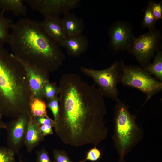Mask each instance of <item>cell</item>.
I'll return each mask as SVG.
<instances>
[{
  "label": "cell",
  "instance_id": "1",
  "mask_svg": "<svg viewBox=\"0 0 162 162\" xmlns=\"http://www.w3.org/2000/svg\"><path fill=\"white\" fill-rule=\"evenodd\" d=\"M58 86L59 112L54 127L56 134L67 145L96 146L108 134L103 94L95 84H89L76 74L63 75Z\"/></svg>",
  "mask_w": 162,
  "mask_h": 162
},
{
  "label": "cell",
  "instance_id": "2",
  "mask_svg": "<svg viewBox=\"0 0 162 162\" xmlns=\"http://www.w3.org/2000/svg\"><path fill=\"white\" fill-rule=\"evenodd\" d=\"M9 44L15 57L22 62L49 72L61 66L65 56L58 44L46 33L40 22L23 18L14 23Z\"/></svg>",
  "mask_w": 162,
  "mask_h": 162
},
{
  "label": "cell",
  "instance_id": "3",
  "mask_svg": "<svg viewBox=\"0 0 162 162\" xmlns=\"http://www.w3.org/2000/svg\"><path fill=\"white\" fill-rule=\"evenodd\" d=\"M32 95L23 64L0 44V114L14 118L30 112Z\"/></svg>",
  "mask_w": 162,
  "mask_h": 162
},
{
  "label": "cell",
  "instance_id": "4",
  "mask_svg": "<svg viewBox=\"0 0 162 162\" xmlns=\"http://www.w3.org/2000/svg\"><path fill=\"white\" fill-rule=\"evenodd\" d=\"M116 101L112 139L120 159H123L142 140L144 133L136 123V115L131 114L119 98Z\"/></svg>",
  "mask_w": 162,
  "mask_h": 162
},
{
  "label": "cell",
  "instance_id": "5",
  "mask_svg": "<svg viewBox=\"0 0 162 162\" xmlns=\"http://www.w3.org/2000/svg\"><path fill=\"white\" fill-rule=\"evenodd\" d=\"M119 82L124 86L136 88L145 93L144 104L155 94L162 90V82L153 77L143 68L126 65L122 62Z\"/></svg>",
  "mask_w": 162,
  "mask_h": 162
},
{
  "label": "cell",
  "instance_id": "6",
  "mask_svg": "<svg viewBox=\"0 0 162 162\" xmlns=\"http://www.w3.org/2000/svg\"><path fill=\"white\" fill-rule=\"evenodd\" d=\"M122 62H116L110 67L97 70L82 67L81 71L91 78L104 96L116 100L118 99L117 85L119 82Z\"/></svg>",
  "mask_w": 162,
  "mask_h": 162
},
{
  "label": "cell",
  "instance_id": "7",
  "mask_svg": "<svg viewBox=\"0 0 162 162\" xmlns=\"http://www.w3.org/2000/svg\"><path fill=\"white\" fill-rule=\"evenodd\" d=\"M161 30L149 31L135 38L127 50L144 67L150 63L158 48L161 40Z\"/></svg>",
  "mask_w": 162,
  "mask_h": 162
},
{
  "label": "cell",
  "instance_id": "8",
  "mask_svg": "<svg viewBox=\"0 0 162 162\" xmlns=\"http://www.w3.org/2000/svg\"><path fill=\"white\" fill-rule=\"evenodd\" d=\"M28 6L44 17H59L61 14L77 8L79 0H25Z\"/></svg>",
  "mask_w": 162,
  "mask_h": 162
},
{
  "label": "cell",
  "instance_id": "9",
  "mask_svg": "<svg viewBox=\"0 0 162 162\" xmlns=\"http://www.w3.org/2000/svg\"><path fill=\"white\" fill-rule=\"evenodd\" d=\"M30 112L22 114L6 124L8 147L18 154L24 145L26 133L30 119Z\"/></svg>",
  "mask_w": 162,
  "mask_h": 162
},
{
  "label": "cell",
  "instance_id": "10",
  "mask_svg": "<svg viewBox=\"0 0 162 162\" xmlns=\"http://www.w3.org/2000/svg\"><path fill=\"white\" fill-rule=\"evenodd\" d=\"M109 34L110 47L116 51L128 50L135 38L131 25L124 21L114 23L110 28Z\"/></svg>",
  "mask_w": 162,
  "mask_h": 162
},
{
  "label": "cell",
  "instance_id": "11",
  "mask_svg": "<svg viewBox=\"0 0 162 162\" xmlns=\"http://www.w3.org/2000/svg\"><path fill=\"white\" fill-rule=\"evenodd\" d=\"M22 62L26 71L32 96L45 100L44 87L46 82L50 81V73L44 69Z\"/></svg>",
  "mask_w": 162,
  "mask_h": 162
},
{
  "label": "cell",
  "instance_id": "12",
  "mask_svg": "<svg viewBox=\"0 0 162 162\" xmlns=\"http://www.w3.org/2000/svg\"><path fill=\"white\" fill-rule=\"evenodd\" d=\"M88 45L87 38L82 34L66 36L59 44L66 49L69 55L73 56H78L84 53Z\"/></svg>",
  "mask_w": 162,
  "mask_h": 162
},
{
  "label": "cell",
  "instance_id": "13",
  "mask_svg": "<svg viewBox=\"0 0 162 162\" xmlns=\"http://www.w3.org/2000/svg\"><path fill=\"white\" fill-rule=\"evenodd\" d=\"M40 22L47 34L59 45L66 37L60 17L44 18Z\"/></svg>",
  "mask_w": 162,
  "mask_h": 162
},
{
  "label": "cell",
  "instance_id": "14",
  "mask_svg": "<svg viewBox=\"0 0 162 162\" xmlns=\"http://www.w3.org/2000/svg\"><path fill=\"white\" fill-rule=\"evenodd\" d=\"M44 140V136L40 130V125L31 115L24 141V145L27 152H32Z\"/></svg>",
  "mask_w": 162,
  "mask_h": 162
},
{
  "label": "cell",
  "instance_id": "15",
  "mask_svg": "<svg viewBox=\"0 0 162 162\" xmlns=\"http://www.w3.org/2000/svg\"><path fill=\"white\" fill-rule=\"evenodd\" d=\"M64 30L66 36L82 34L84 28L83 21L69 12L64 14L62 18Z\"/></svg>",
  "mask_w": 162,
  "mask_h": 162
},
{
  "label": "cell",
  "instance_id": "16",
  "mask_svg": "<svg viewBox=\"0 0 162 162\" xmlns=\"http://www.w3.org/2000/svg\"><path fill=\"white\" fill-rule=\"evenodd\" d=\"M0 8L4 13L10 11L17 16L25 15L27 10L23 0H0Z\"/></svg>",
  "mask_w": 162,
  "mask_h": 162
},
{
  "label": "cell",
  "instance_id": "17",
  "mask_svg": "<svg viewBox=\"0 0 162 162\" xmlns=\"http://www.w3.org/2000/svg\"><path fill=\"white\" fill-rule=\"evenodd\" d=\"M46 108L45 100L31 96L29 103V112L33 118L44 117L51 118L48 116Z\"/></svg>",
  "mask_w": 162,
  "mask_h": 162
},
{
  "label": "cell",
  "instance_id": "18",
  "mask_svg": "<svg viewBox=\"0 0 162 162\" xmlns=\"http://www.w3.org/2000/svg\"><path fill=\"white\" fill-rule=\"evenodd\" d=\"M157 55L153 62L149 63L143 68V69L151 75H154L156 79L162 82V53L159 50L157 51Z\"/></svg>",
  "mask_w": 162,
  "mask_h": 162
},
{
  "label": "cell",
  "instance_id": "19",
  "mask_svg": "<svg viewBox=\"0 0 162 162\" xmlns=\"http://www.w3.org/2000/svg\"><path fill=\"white\" fill-rule=\"evenodd\" d=\"M4 13L2 11L0 13V44H9L10 30L14 22L11 19L5 17Z\"/></svg>",
  "mask_w": 162,
  "mask_h": 162
},
{
  "label": "cell",
  "instance_id": "20",
  "mask_svg": "<svg viewBox=\"0 0 162 162\" xmlns=\"http://www.w3.org/2000/svg\"><path fill=\"white\" fill-rule=\"evenodd\" d=\"M153 1H149L145 11L142 24L144 28H148L149 31L155 29L156 21L153 15L152 8Z\"/></svg>",
  "mask_w": 162,
  "mask_h": 162
},
{
  "label": "cell",
  "instance_id": "21",
  "mask_svg": "<svg viewBox=\"0 0 162 162\" xmlns=\"http://www.w3.org/2000/svg\"><path fill=\"white\" fill-rule=\"evenodd\" d=\"M45 100L48 102L58 95V86L55 82H46L44 87Z\"/></svg>",
  "mask_w": 162,
  "mask_h": 162
},
{
  "label": "cell",
  "instance_id": "22",
  "mask_svg": "<svg viewBox=\"0 0 162 162\" xmlns=\"http://www.w3.org/2000/svg\"><path fill=\"white\" fill-rule=\"evenodd\" d=\"M15 154L8 147H0V162H15Z\"/></svg>",
  "mask_w": 162,
  "mask_h": 162
},
{
  "label": "cell",
  "instance_id": "23",
  "mask_svg": "<svg viewBox=\"0 0 162 162\" xmlns=\"http://www.w3.org/2000/svg\"><path fill=\"white\" fill-rule=\"evenodd\" d=\"M46 106L51 111L54 117V120L56 122L57 119L59 112L58 95L51 100L47 102Z\"/></svg>",
  "mask_w": 162,
  "mask_h": 162
},
{
  "label": "cell",
  "instance_id": "24",
  "mask_svg": "<svg viewBox=\"0 0 162 162\" xmlns=\"http://www.w3.org/2000/svg\"><path fill=\"white\" fill-rule=\"evenodd\" d=\"M101 156L100 151L96 146H94L88 152L84 160L78 162H85L87 160L93 162L96 161L101 158Z\"/></svg>",
  "mask_w": 162,
  "mask_h": 162
},
{
  "label": "cell",
  "instance_id": "25",
  "mask_svg": "<svg viewBox=\"0 0 162 162\" xmlns=\"http://www.w3.org/2000/svg\"><path fill=\"white\" fill-rule=\"evenodd\" d=\"M53 155L54 160L53 162H73L70 159L64 151L54 149Z\"/></svg>",
  "mask_w": 162,
  "mask_h": 162
},
{
  "label": "cell",
  "instance_id": "26",
  "mask_svg": "<svg viewBox=\"0 0 162 162\" xmlns=\"http://www.w3.org/2000/svg\"><path fill=\"white\" fill-rule=\"evenodd\" d=\"M153 16L156 21L162 19V2L158 3L153 1L152 8Z\"/></svg>",
  "mask_w": 162,
  "mask_h": 162
},
{
  "label": "cell",
  "instance_id": "27",
  "mask_svg": "<svg viewBox=\"0 0 162 162\" xmlns=\"http://www.w3.org/2000/svg\"><path fill=\"white\" fill-rule=\"evenodd\" d=\"M37 162H53L48 152L44 148L36 152Z\"/></svg>",
  "mask_w": 162,
  "mask_h": 162
},
{
  "label": "cell",
  "instance_id": "28",
  "mask_svg": "<svg viewBox=\"0 0 162 162\" xmlns=\"http://www.w3.org/2000/svg\"><path fill=\"white\" fill-rule=\"evenodd\" d=\"M34 118L40 126L50 125L53 127H54L55 122L51 118H49L44 117H38Z\"/></svg>",
  "mask_w": 162,
  "mask_h": 162
},
{
  "label": "cell",
  "instance_id": "29",
  "mask_svg": "<svg viewBox=\"0 0 162 162\" xmlns=\"http://www.w3.org/2000/svg\"><path fill=\"white\" fill-rule=\"evenodd\" d=\"M53 127L50 125H42L40 126V129L42 134L45 136L53 134Z\"/></svg>",
  "mask_w": 162,
  "mask_h": 162
},
{
  "label": "cell",
  "instance_id": "30",
  "mask_svg": "<svg viewBox=\"0 0 162 162\" xmlns=\"http://www.w3.org/2000/svg\"><path fill=\"white\" fill-rule=\"evenodd\" d=\"M2 116L0 114V129L4 128L6 129V124L2 120Z\"/></svg>",
  "mask_w": 162,
  "mask_h": 162
},
{
  "label": "cell",
  "instance_id": "31",
  "mask_svg": "<svg viewBox=\"0 0 162 162\" xmlns=\"http://www.w3.org/2000/svg\"><path fill=\"white\" fill-rule=\"evenodd\" d=\"M118 162H125L124 160V158L120 159V160Z\"/></svg>",
  "mask_w": 162,
  "mask_h": 162
},
{
  "label": "cell",
  "instance_id": "32",
  "mask_svg": "<svg viewBox=\"0 0 162 162\" xmlns=\"http://www.w3.org/2000/svg\"><path fill=\"white\" fill-rule=\"evenodd\" d=\"M19 162H22V161H21V160H20Z\"/></svg>",
  "mask_w": 162,
  "mask_h": 162
}]
</instances>
